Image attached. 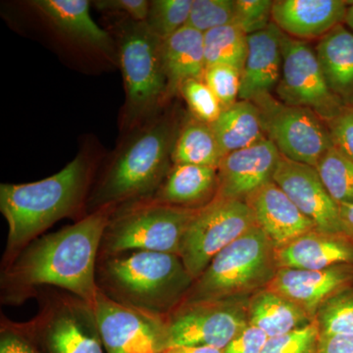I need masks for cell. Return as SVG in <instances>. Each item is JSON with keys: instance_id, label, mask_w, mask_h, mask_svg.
<instances>
[{"instance_id": "cell-1", "label": "cell", "mask_w": 353, "mask_h": 353, "mask_svg": "<svg viewBox=\"0 0 353 353\" xmlns=\"http://www.w3.org/2000/svg\"><path fill=\"white\" fill-rule=\"evenodd\" d=\"M110 213V206L99 209L32 241L7 272L6 282L18 290L55 285L92 305L101 290L95 282V262Z\"/></svg>"}, {"instance_id": "cell-2", "label": "cell", "mask_w": 353, "mask_h": 353, "mask_svg": "<svg viewBox=\"0 0 353 353\" xmlns=\"http://www.w3.org/2000/svg\"><path fill=\"white\" fill-rule=\"evenodd\" d=\"M85 158L79 155L61 171L38 182L2 183L0 210L8 224L7 252L12 253L80 205L88 183Z\"/></svg>"}, {"instance_id": "cell-3", "label": "cell", "mask_w": 353, "mask_h": 353, "mask_svg": "<svg viewBox=\"0 0 353 353\" xmlns=\"http://www.w3.org/2000/svg\"><path fill=\"white\" fill-rule=\"evenodd\" d=\"M103 275L115 301L158 316L182 303L194 282L178 255L145 250L109 257Z\"/></svg>"}, {"instance_id": "cell-4", "label": "cell", "mask_w": 353, "mask_h": 353, "mask_svg": "<svg viewBox=\"0 0 353 353\" xmlns=\"http://www.w3.org/2000/svg\"><path fill=\"white\" fill-rule=\"evenodd\" d=\"M278 269L275 246L255 226L216 255L183 301L250 299L267 288Z\"/></svg>"}, {"instance_id": "cell-5", "label": "cell", "mask_w": 353, "mask_h": 353, "mask_svg": "<svg viewBox=\"0 0 353 353\" xmlns=\"http://www.w3.org/2000/svg\"><path fill=\"white\" fill-rule=\"evenodd\" d=\"M175 141L168 122L157 123L141 132L114 162L95 194V205L110 206L154 190L169 173Z\"/></svg>"}, {"instance_id": "cell-6", "label": "cell", "mask_w": 353, "mask_h": 353, "mask_svg": "<svg viewBox=\"0 0 353 353\" xmlns=\"http://www.w3.org/2000/svg\"><path fill=\"white\" fill-rule=\"evenodd\" d=\"M197 210L157 201L132 208L110 221L101 243L103 252L108 256L128 250L180 256L183 236Z\"/></svg>"}, {"instance_id": "cell-7", "label": "cell", "mask_w": 353, "mask_h": 353, "mask_svg": "<svg viewBox=\"0 0 353 353\" xmlns=\"http://www.w3.org/2000/svg\"><path fill=\"white\" fill-rule=\"evenodd\" d=\"M257 226L245 201L213 199L199 208L190 221L180 257L194 281L223 250Z\"/></svg>"}, {"instance_id": "cell-8", "label": "cell", "mask_w": 353, "mask_h": 353, "mask_svg": "<svg viewBox=\"0 0 353 353\" xmlns=\"http://www.w3.org/2000/svg\"><path fill=\"white\" fill-rule=\"evenodd\" d=\"M248 299L183 301L164 316L165 350L181 345L225 350L248 326Z\"/></svg>"}, {"instance_id": "cell-9", "label": "cell", "mask_w": 353, "mask_h": 353, "mask_svg": "<svg viewBox=\"0 0 353 353\" xmlns=\"http://www.w3.org/2000/svg\"><path fill=\"white\" fill-rule=\"evenodd\" d=\"M252 101L259 109L265 137L284 157L315 167L334 145L327 122L314 111L285 104L272 94Z\"/></svg>"}, {"instance_id": "cell-10", "label": "cell", "mask_w": 353, "mask_h": 353, "mask_svg": "<svg viewBox=\"0 0 353 353\" xmlns=\"http://www.w3.org/2000/svg\"><path fill=\"white\" fill-rule=\"evenodd\" d=\"M161 43L143 22L132 23L123 32L119 59L129 117L145 115L167 97Z\"/></svg>"}, {"instance_id": "cell-11", "label": "cell", "mask_w": 353, "mask_h": 353, "mask_svg": "<svg viewBox=\"0 0 353 353\" xmlns=\"http://www.w3.org/2000/svg\"><path fill=\"white\" fill-rule=\"evenodd\" d=\"M282 76L276 92L285 104L314 111L325 122L341 112L343 102L330 90L315 50L307 41L282 34Z\"/></svg>"}, {"instance_id": "cell-12", "label": "cell", "mask_w": 353, "mask_h": 353, "mask_svg": "<svg viewBox=\"0 0 353 353\" xmlns=\"http://www.w3.org/2000/svg\"><path fill=\"white\" fill-rule=\"evenodd\" d=\"M90 306L106 353L164 352V316L150 314L119 303L101 289Z\"/></svg>"}, {"instance_id": "cell-13", "label": "cell", "mask_w": 353, "mask_h": 353, "mask_svg": "<svg viewBox=\"0 0 353 353\" xmlns=\"http://www.w3.org/2000/svg\"><path fill=\"white\" fill-rule=\"evenodd\" d=\"M24 330L41 353H106L92 306L78 297L57 303Z\"/></svg>"}, {"instance_id": "cell-14", "label": "cell", "mask_w": 353, "mask_h": 353, "mask_svg": "<svg viewBox=\"0 0 353 353\" xmlns=\"http://www.w3.org/2000/svg\"><path fill=\"white\" fill-rule=\"evenodd\" d=\"M273 181L319 231L347 234L339 204L330 196L315 167L281 154Z\"/></svg>"}, {"instance_id": "cell-15", "label": "cell", "mask_w": 353, "mask_h": 353, "mask_svg": "<svg viewBox=\"0 0 353 353\" xmlns=\"http://www.w3.org/2000/svg\"><path fill=\"white\" fill-rule=\"evenodd\" d=\"M267 288L303 309L313 320L330 299L353 288V264L323 270L279 268Z\"/></svg>"}, {"instance_id": "cell-16", "label": "cell", "mask_w": 353, "mask_h": 353, "mask_svg": "<svg viewBox=\"0 0 353 353\" xmlns=\"http://www.w3.org/2000/svg\"><path fill=\"white\" fill-rule=\"evenodd\" d=\"M281 153L268 139L228 153L217 169L216 199L245 201L252 192L273 180Z\"/></svg>"}, {"instance_id": "cell-17", "label": "cell", "mask_w": 353, "mask_h": 353, "mask_svg": "<svg viewBox=\"0 0 353 353\" xmlns=\"http://www.w3.org/2000/svg\"><path fill=\"white\" fill-rule=\"evenodd\" d=\"M245 202L275 248L318 230L273 180L252 192Z\"/></svg>"}, {"instance_id": "cell-18", "label": "cell", "mask_w": 353, "mask_h": 353, "mask_svg": "<svg viewBox=\"0 0 353 353\" xmlns=\"http://www.w3.org/2000/svg\"><path fill=\"white\" fill-rule=\"evenodd\" d=\"M348 6L343 0H276L272 21L292 38L320 39L343 24Z\"/></svg>"}, {"instance_id": "cell-19", "label": "cell", "mask_w": 353, "mask_h": 353, "mask_svg": "<svg viewBox=\"0 0 353 353\" xmlns=\"http://www.w3.org/2000/svg\"><path fill=\"white\" fill-rule=\"evenodd\" d=\"M283 32L271 23L262 31L248 36V55L241 76L240 101H252L271 94L282 76Z\"/></svg>"}, {"instance_id": "cell-20", "label": "cell", "mask_w": 353, "mask_h": 353, "mask_svg": "<svg viewBox=\"0 0 353 353\" xmlns=\"http://www.w3.org/2000/svg\"><path fill=\"white\" fill-rule=\"evenodd\" d=\"M278 268L323 270L340 264H353V241L347 234L314 230L275 248Z\"/></svg>"}, {"instance_id": "cell-21", "label": "cell", "mask_w": 353, "mask_h": 353, "mask_svg": "<svg viewBox=\"0 0 353 353\" xmlns=\"http://www.w3.org/2000/svg\"><path fill=\"white\" fill-rule=\"evenodd\" d=\"M161 57L167 78V97L180 90L185 81L203 80L205 72L203 34L189 26L161 43Z\"/></svg>"}, {"instance_id": "cell-22", "label": "cell", "mask_w": 353, "mask_h": 353, "mask_svg": "<svg viewBox=\"0 0 353 353\" xmlns=\"http://www.w3.org/2000/svg\"><path fill=\"white\" fill-rule=\"evenodd\" d=\"M315 51L330 90L345 108H353V32L345 24L336 26Z\"/></svg>"}, {"instance_id": "cell-23", "label": "cell", "mask_w": 353, "mask_h": 353, "mask_svg": "<svg viewBox=\"0 0 353 353\" xmlns=\"http://www.w3.org/2000/svg\"><path fill=\"white\" fill-rule=\"evenodd\" d=\"M31 4L69 38L104 52L110 50V37L92 19L88 0H34Z\"/></svg>"}, {"instance_id": "cell-24", "label": "cell", "mask_w": 353, "mask_h": 353, "mask_svg": "<svg viewBox=\"0 0 353 353\" xmlns=\"http://www.w3.org/2000/svg\"><path fill=\"white\" fill-rule=\"evenodd\" d=\"M217 192V170L210 167L176 164L167 174L157 202L187 208H201Z\"/></svg>"}, {"instance_id": "cell-25", "label": "cell", "mask_w": 353, "mask_h": 353, "mask_svg": "<svg viewBox=\"0 0 353 353\" xmlns=\"http://www.w3.org/2000/svg\"><path fill=\"white\" fill-rule=\"evenodd\" d=\"M248 325L256 327L268 338L282 336L313 321L307 313L268 288L248 299Z\"/></svg>"}, {"instance_id": "cell-26", "label": "cell", "mask_w": 353, "mask_h": 353, "mask_svg": "<svg viewBox=\"0 0 353 353\" xmlns=\"http://www.w3.org/2000/svg\"><path fill=\"white\" fill-rule=\"evenodd\" d=\"M224 155L254 145L266 139L259 111L252 101H238L210 124Z\"/></svg>"}, {"instance_id": "cell-27", "label": "cell", "mask_w": 353, "mask_h": 353, "mask_svg": "<svg viewBox=\"0 0 353 353\" xmlns=\"http://www.w3.org/2000/svg\"><path fill=\"white\" fill-rule=\"evenodd\" d=\"M224 157L210 124L194 118L181 130L171 158L174 165H196L217 170Z\"/></svg>"}, {"instance_id": "cell-28", "label": "cell", "mask_w": 353, "mask_h": 353, "mask_svg": "<svg viewBox=\"0 0 353 353\" xmlns=\"http://www.w3.org/2000/svg\"><path fill=\"white\" fill-rule=\"evenodd\" d=\"M203 41L206 68L225 65L243 72L248 55V34L238 26H222L204 32Z\"/></svg>"}, {"instance_id": "cell-29", "label": "cell", "mask_w": 353, "mask_h": 353, "mask_svg": "<svg viewBox=\"0 0 353 353\" xmlns=\"http://www.w3.org/2000/svg\"><path fill=\"white\" fill-rule=\"evenodd\" d=\"M323 185L338 204H353V160L332 146L315 166Z\"/></svg>"}, {"instance_id": "cell-30", "label": "cell", "mask_w": 353, "mask_h": 353, "mask_svg": "<svg viewBox=\"0 0 353 353\" xmlns=\"http://www.w3.org/2000/svg\"><path fill=\"white\" fill-rule=\"evenodd\" d=\"M192 0H154L150 1L145 24L161 41L185 27Z\"/></svg>"}, {"instance_id": "cell-31", "label": "cell", "mask_w": 353, "mask_h": 353, "mask_svg": "<svg viewBox=\"0 0 353 353\" xmlns=\"http://www.w3.org/2000/svg\"><path fill=\"white\" fill-rule=\"evenodd\" d=\"M320 336L353 334V288L330 299L316 313Z\"/></svg>"}, {"instance_id": "cell-32", "label": "cell", "mask_w": 353, "mask_h": 353, "mask_svg": "<svg viewBox=\"0 0 353 353\" xmlns=\"http://www.w3.org/2000/svg\"><path fill=\"white\" fill-rule=\"evenodd\" d=\"M234 21V0H192L187 26L204 34Z\"/></svg>"}, {"instance_id": "cell-33", "label": "cell", "mask_w": 353, "mask_h": 353, "mask_svg": "<svg viewBox=\"0 0 353 353\" xmlns=\"http://www.w3.org/2000/svg\"><path fill=\"white\" fill-rule=\"evenodd\" d=\"M179 92L196 120L212 124L222 113L219 101L203 80L192 79L185 81Z\"/></svg>"}, {"instance_id": "cell-34", "label": "cell", "mask_w": 353, "mask_h": 353, "mask_svg": "<svg viewBox=\"0 0 353 353\" xmlns=\"http://www.w3.org/2000/svg\"><path fill=\"white\" fill-rule=\"evenodd\" d=\"M320 331L313 320L303 328L269 338L262 353H317Z\"/></svg>"}, {"instance_id": "cell-35", "label": "cell", "mask_w": 353, "mask_h": 353, "mask_svg": "<svg viewBox=\"0 0 353 353\" xmlns=\"http://www.w3.org/2000/svg\"><path fill=\"white\" fill-rule=\"evenodd\" d=\"M241 73L233 67L216 65L208 67L203 81L219 101L222 110L234 105L240 97Z\"/></svg>"}, {"instance_id": "cell-36", "label": "cell", "mask_w": 353, "mask_h": 353, "mask_svg": "<svg viewBox=\"0 0 353 353\" xmlns=\"http://www.w3.org/2000/svg\"><path fill=\"white\" fill-rule=\"evenodd\" d=\"M271 0H234V24L248 36L262 31L272 21Z\"/></svg>"}, {"instance_id": "cell-37", "label": "cell", "mask_w": 353, "mask_h": 353, "mask_svg": "<svg viewBox=\"0 0 353 353\" xmlns=\"http://www.w3.org/2000/svg\"><path fill=\"white\" fill-rule=\"evenodd\" d=\"M334 145L353 160V108H345L327 122Z\"/></svg>"}, {"instance_id": "cell-38", "label": "cell", "mask_w": 353, "mask_h": 353, "mask_svg": "<svg viewBox=\"0 0 353 353\" xmlns=\"http://www.w3.org/2000/svg\"><path fill=\"white\" fill-rule=\"evenodd\" d=\"M0 353H41L36 343L20 327H2Z\"/></svg>"}, {"instance_id": "cell-39", "label": "cell", "mask_w": 353, "mask_h": 353, "mask_svg": "<svg viewBox=\"0 0 353 353\" xmlns=\"http://www.w3.org/2000/svg\"><path fill=\"white\" fill-rule=\"evenodd\" d=\"M268 336L262 330L254 326L248 327L236 336L227 347L225 353H262Z\"/></svg>"}, {"instance_id": "cell-40", "label": "cell", "mask_w": 353, "mask_h": 353, "mask_svg": "<svg viewBox=\"0 0 353 353\" xmlns=\"http://www.w3.org/2000/svg\"><path fill=\"white\" fill-rule=\"evenodd\" d=\"M150 2L146 0H101L95 6L101 10L119 11L131 16L136 22H145Z\"/></svg>"}, {"instance_id": "cell-41", "label": "cell", "mask_w": 353, "mask_h": 353, "mask_svg": "<svg viewBox=\"0 0 353 353\" xmlns=\"http://www.w3.org/2000/svg\"><path fill=\"white\" fill-rule=\"evenodd\" d=\"M317 353H353V334L320 336Z\"/></svg>"}, {"instance_id": "cell-42", "label": "cell", "mask_w": 353, "mask_h": 353, "mask_svg": "<svg viewBox=\"0 0 353 353\" xmlns=\"http://www.w3.org/2000/svg\"><path fill=\"white\" fill-rule=\"evenodd\" d=\"M162 353H225L224 350L210 345H181L167 348Z\"/></svg>"}, {"instance_id": "cell-43", "label": "cell", "mask_w": 353, "mask_h": 353, "mask_svg": "<svg viewBox=\"0 0 353 353\" xmlns=\"http://www.w3.org/2000/svg\"><path fill=\"white\" fill-rule=\"evenodd\" d=\"M339 208L345 232L353 241V204H339Z\"/></svg>"}, {"instance_id": "cell-44", "label": "cell", "mask_w": 353, "mask_h": 353, "mask_svg": "<svg viewBox=\"0 0 353 353\" xmlns=\"http://www.w3.org/2000/svg\"><path fill=\"white\" fill-rule=\"evenodd\" d=\"M343 24L347 26L348 29L353 32V1H350Z\"/></svg>"}]
</instances>
